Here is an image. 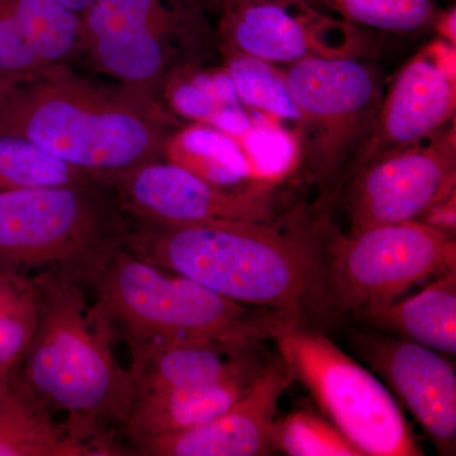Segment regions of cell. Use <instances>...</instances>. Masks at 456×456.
Masks as SVG:
<instances>
[{
    "label": "cell",
    "mask_w": 456,
    "mask_h": 456,
    "mask_svg": "<svg viewBox=\"0 0 456 456\" xmlns=\"http://www.w3.org/2000/svg\"><path fill=\"white\" fill-rule=\"evenodd\" d=\"M273 222L128 220L122 248L232 302L289 312L314 326L338 316L334 237Z\"/></svg>",
    "instance_id": "6da1fadb"
},
{
    "label": "cell",
    "mask_w": 456,
    "mask_h": 456,
    "mask_svg": "<svg viewBox=\"0 0 456 456\" xmlns=\"http://www.w3.org/2000/svg\"><path fill=\"white\" fill-rule=\"evenodd\" d=\"M169 114L125 86H104L51 66L0 86V128L23 134L110 187L163 159Z\"/></svg>",
    "instance_id": "7a4b0ae2"
},
{
    "label": "cell",
    "mask_w": 456,
    "mask_h": 456,
    "mask_svg": "<svg viewBox=\"0 0 456 456\" xmlns=\"http://www.w3.org/2000/svg\"><path fill=\"white\" fill-rule=\"evenodd\" d=\"M35 281L37 326L18 373L51 411L68 413L70 430L123 452L110 428L125 424L134 403L131 371L117 362L83 284L57 270H42Z\"/></svg>",
    "instance_id": "3957f363"
},
{
    "label": "cell",
    "mask_w": 456,
    "mask_h": 456,
    "mask_svg": "<svg viewBox=\"0 0 456 456\" xmlns=\"http://www.w3.org/2000/svg\"><path fill=\"white\" fill-rule=\"evenodd\" d=\"M90 287L94 289L93 317L113 341L127 345L131 367L164 342L204 338L257 347L301 322L289 312L230 301L122 246L107 257Z\"/></svg>",
    "instance_id": "277c9868"
},
{
    "label": "cell",
    "mask_w": 456,
    "mask_h": 456,
    "mask_svg": "<svg viewBox=\"0 0 456 456\" xmlns=\"http://www.w3.org/2000/svg\"><path fill=\"white\" fill-rule=\"evenodd\" d=\"M103 184L0 191V266L57 270L92 284L127 217Z\"/></svg>",
    "instance_id": "5b68a950"
},
{
    "label": "cell",
    "mask_w": 456,
    "mask_h": 456,
    "mask_svg": "<svg viewBox=\"0 0 456 456\" xmlns=\"http://www.w3.org/2000/svg\"><path fill=\"white\" fill-rule=\"evenodd\" d=\"M272 341L293 380L362 456L424 455L388 388L316 326L293 323Z\"/></svg>",
    "instance_id": "8992f818"
},
{
    "label": "cell",
    "mask_w": 456,
    "mask_h": 456,
    "mask_svg": "<svg viewBox=\"0 0 456 456\" xmlns=\"http://www.w3.org/2000/svg\"><path fill=\"white\" fill-rule=\"evenodd\" d=\"M299 112L301 155L325 197L347 182L382 102L373 66L350 57H312L285 69Z\"/></svg>",
    "instance_id": "52a82bcc"
},
{
    "label": "cell",
    "mask_w": 456,
    "mask_h": 456,
    "mask_svg": "<svg viewBox=\"0 0 456 456\" xmlns=\"http://www.w3.org/2000/svg\"><path fill=\"white\" fill-rule=\"evenodd\" d=\"M456 270L455 236L421 221L353 228L335 237L331 281L340 314L367 318L411 288Z\"/></svg>",
    "instance_id": "ba28073f"
},
{
    "label": "cell",
    "mask_w": 456,
    "mask_h": 456,
    "mask_svg": "<svg viewBox=\"0 0 456 456\" xmlns=\"http://www.w3.org/2000/svg\"><path fill=\"white\" fill-rule=\"evenodd\" d=\"M83 20V53L99 71L159 103L171 42L206 26L200 0H95Z\"/></svg>",
    "instance_id": "9c48e42d"
},
{
    "label": "cell",
    "mask_w": 456,
    "mask_h": 456,
    "mask_svg": "<svg viewBox=\"0 0 456 456\" xmlns=\"http://www.w3.org/2000/svg\"><path fill=\"white\" fill-rule=\"evenodd\" d=\"M347 184L353 228L419 221L456 191L455 122L421 142L378 156Z\"/></svg>",
    "instance_id": "30bf717a"
},
{
    "label": "cell",
    "mask_w": 456,
    "mask_h": 456,
    "mask_svg": "<svg viewBox=\"0 0 456 456\" xmlns=\"http://www.w3.org/2000/svg\"><path fill=\"white\" fill-rule=\"evenodd\" d=\"M110 189L119 209L131 221L272 222L275 217L273 187H221L161 159L122 174Z\"/></svg>",
    "instance_id": "8fae6325"
},
{
    "label": "cell",
    "mask_w": 456,
    "mask_h": 456,
    "mask_svg": "<svg viewBox=\"0 0 456 456\" xmlns=\"http://www.w3.org/2000/svg\"><path fill=\"white\" fill-rule=\"evenodd\" d=\"M224 51L287 66L312 57L354 59L362 44L353 23L338 22L314 7L242 2L221 8Z\"/></svg>",
    "instance_id": "7c38bea8"
},
{
    "label": "cell",
    "mask_w": 456,
    "mask_h": 456,
    "mask_svg": "<svg viewBox=\"0 0 456 456\" xmlns=\"http://www.w3.org/2000/svg\"><path fill=\"white\" fill-rule=\"evenodd\" d=\"M294 382L281 362H266L241 398L215 419L134 444L145 456H261L275 450L281 399Z\"/></svg>",
    "instance_id": "4fadbf2b"
},
{
    "label": "cell",
    "mask_w": 456,
    "mask_h": 456,
    "mask_svg": "<svg viewBox=\"0 0 456 456\" xmlns=\"http://www.w3.org/2000/svg\"><path fill=\"white\" fill-rule=\"evenodd\" d=\"M365 356L412 413L440 455L456 446V374L445 356L403 338L359 336Z\"/></svg>",
    "instance_id": "5bb4252c"
},
{
    "label": "cell",
    "mask_w": 456,
    "mask_h": 456,
    "mask_svg": "<svg viewBox=\"0 0 456 456\" xmlns=\"http://www.w3.org/2000/svg\"><path fill=\"white\" fill-rule=\"evenodd\" d=\"M455 110L456 77L424 47L401 69L382 98L369 139L347 180L378 156L437 134L454 122Z\"/></svg>",
    "instance_id": "9a60e30c"
},
{
    "label": "cell",
    "mask_w": 456,
    "mask_h": 456,
    "mask_svg": "<svg viewBox=\"0 0 456 456\" xmlns=\"http://www.w3.org/2000/svg\"><path fill=\"white\" fill-rule=\"evenodd\" d=\"M265 365L260 362L207 386L137 393L123 431L134 445L158 435L208 422L241 398Z\"/></svg>",
    "instance_id": "2e32d148"
},
{
    "label": "cell",
    "mask_w": 456,
    "mask_h": 456,
    "mask_svg": "<svg viewBox=\"0 0 456 456\" xmlns=\"http://www.w3.org/2000/svg\"><path fill=\"white\" fill-rule=\"evenodd\" d=\"M257 347H237L204 338H180L152 347L131 367L137 393L191 388L221 382L260 364Z\"/></svg>",
    "instance_id": "e0dca14e"
},
{
    "label": "cell",
    "mask_w": 456,
    "mask_h": 456,
    "mask_svg": "<svg viewBox=\"0 0 456 456\" xmlns=\"http://www.w3.org/2000/svg\"><path fill=\"white\" fill-rule=\"evenodd\" d=\"M108 455L117 452L57 424L18 370L11 374L0 389V456Z\"/></svg>",
    "instance_id": "ac0fdd59"
},
{
    "label": "cell",
    "mask_w": 456,
    "mask_h": 456,
    "mask_svg": "<svg viewBox=\"0 0 456 456\" xmlns=\"http://www.w3.org/2000/svg\"><path fill=\"white\" fill-rule=\"evenodd\" d=\"M364 320L445 355L456 354V270Z\"/></svg>",
    "instance_id": "d6986e66"
},
{
    "label": "cell",
    "mask_w": 456,
    "mask_h": 456,
    "mask_svg": "<svg viewBox=\"0 0 456 456\" xmlns=\"http://www.w3.org/2000/svg\"><path fill=\"white\" fill-rule=\"evenodd\" d=\"M163 159L221 187L260 185L239 141L203 123H193L167 136Z\"/></svg>",
    "instance_id": "ffe728a7"
},
{
    "label": "cell",
    "mask_w": 456,
    "mask_h": 456,
    "mask_svg": "<svg viewBox=\"0 0 456 456\" xmlns=\"http://www.w3.org/2000/svg\"><path fill=\"white\" fill-rule=\"evenodd\" d=\"M27 44L42 68L69 65L83 53L82 16L61 0H13Z\"/></svg>",
    "instance_id": "44dd1931"
},
{
    "label": "cell",
    "mask_w": 456,
    "mask_h": 456,
    "mask_svg": "<svg viewBox=\"0 0 456 456\" xmlns=\"http://www.w3.org/2000/svg\"><path fill=\"white\" fill-rule=\"evenodd\" d=\"M89 184L103 183L23 134L0 128V191Z\"/></svg>",
    "instance_id": "7402d4cb"
},
{
    "label": "cell",
    "mask_w": 456,
    "mask_h": 456,
    "mask_svg": "<svg viewBox=\"0 0 456 456\" xmlns=\"http://www.w3.org/2000/svg\"><path fill=\"white\" fill-rule=\"evenodd\" d=\"M224 53V69L232 79L237 97L246 108L298 126L301 117L283 69L256 57L231 51Z\"/></svg>",
    "instance_id": "603a6c76"
},
{
    "label": "cell",
    "mask_w": 456,
    "mask_h": 456,
    "mask_svg": "<svg viewBox=\"0 0 456 456\" xmlns=\"http://www.w3.org/2000/svg\"><path fill=\"white\" fill-rule=\"evenodd\" d=\"M161 93L171 110L193 123L211 126L224 108L242 104L226 69H171Z\"/></svg>",
    "instance_id": "cb8c5ba5"
},
{
    "label": "cell",
    "mask_w": 456,
    "mask_h": 456,
    "mask_svg": "<svg viewBox=\"0 0 456 456\" xmlns=\"http://www.w3.org/2000/svg\"><path fill=\"white\" fill-rule=\"evenodd\" d=\"M281 123L274 117L255 112L250 130L235 137L257 184L274 187L298 167L302 159L299 134L287 130Z\"/></svg>",
    "instance_id": "d4e9b609"
},
{
    "label": "cell",
    "mask_w": 456,
    "mask_h": 456,
    "mask_svg": "<svg viewBox=\"0 0 456 456\" xmlns=\"http://www.w3.org/2000/svg\"><path fill=\"white\" fill-rule=\"evenodd\" d=\"M275 450L290 456H362L325 416L308 410L278 419Z\"/></svg>",
    "instance_id": "484cf974"
},
{
    "label": "cell",
    "mask_w": 456,
    "mask_h": 456,
    "mask_svg": "<svg viewBox=\"0 0 456 456\" xmlns=\"http://www.w3.org/2000/svg\"><path fill=\"white\" fill-rule=\"evenodd\" d=\"M346 22L389 32H415L431 26L434 0H323Z\"/></svg>",
    "instance_id": "4316f807"
},
{
    "label": "cell",
    "mask_w": 456,
    "mask_h": 456,
    "mask_svg": "<svg viewBox=\"0 0 456 456\" xmlns=\"http://www.w3.org/2000/svg\"><path fill=\"white\" fill-rule=\"evenodd\" d=\"M37 314V284L20 301L0 310V371L3 374L11 375L20 368L35 335Z\"/></svg>",
    "instance_id": "83f0119b"
},
{
    "label": "cell",
    "mask_w": 456,
    "mask_h": 456,
    "mask_svg": "<svg viewBox=\"0 0 456 456\" xmlns=\"http://www.w3.org/2000/svg\"><path fill=\"white\" fill-rule=\"evenodd\" d=\"M42 69L20 29L13 0H0V86L26 79Z\"/></svg>",
    "instance_id": "f1b7e54d"
},
{
    "label": "cell",
    "mask_w": 456,
    "mask_h": 456,
    "mask_svg": "<svg viewBox=\"0 0 456 456\" xmlns=\"http://www.w3.org/2000/svg\"><path fill=\"white\" fill-rule=\"evenodd\" d=\"M35 288V278L26 277L18 269L0 266V310L20 301Z\"/></svg>",
    "instance_id": "f546056e"
},
{
    "label": "cell",
    "mask_w": 456,
    "mask_h": 456,
    "mask_svg": "<svg viewBox=\"0 0 456 456\" xmlns=\"http://www.w3.org/2000/svg\"><path fill=\"white\" fill-rule=\"evenodd\" d=\"M419 221L428 226L455 236L456 232V191L432 204Z\"/></svg>",
    "instance_id": "4dcf8cb0"
},
{
    "label": "cell",
    "mask_w": 456,
    "mask_h": 456,
    "mask_svg": "<svg viewBox=\"0 0 456 456\" xmlns=\"http://www.w3.org/2000/svg\"><path fill=\"white\" fill-rule=\"evenodd\" d=\"M431 26L436 32L437 38L456 46V9L452 7L446 11L436 12Z\"/></svg>",
    "instance_id": "1f68e13d"
},
{
    "label": "cell",
    "mask_w": 456,
    "mask_h": 456,
    "mask_svg": "<svg viewBox=\"0 0 456 456\" xmlns=\"http://www.w3.org/2000/svg\"><path fill=\"white\" fill-rule=\"evenodd\" d=\"M242 2H277L281 3V4L290 5V7H314L312 0H200L204 8H206L207 5L212 4L217 5L220 9L226 7V5Z\"/></svg>",
    "instance_id": "d6a6232c"
},
{
    "label": "cell",
    "mask_w": 456,
    "mask_h": 456,
    "mask_svg": "<svg viewBox=\"0 0 456 456\" xmlns=\"http://www.w3.org/2000/svg\"><path fill=\"white\" fill-rule=\"evenodd\" d=\"M62 3H65L69 8L73 9L75 13L79 14V16H83L86 13V9L95 2V0H61Z\"/></svg>",
    "instance_id": "836d02e7"
},
{
    "label": "cell",
    "mask_w": 456,
    "mask_h": 456,
    "mask_svg": "<svg viewBox=\"0 0 456 456\" xmlns=\"http://www.w3.org/2000/svg\"><path fill=\"white\" fill-rule=\"evenodd\" d=\"M11 377V375L3 374L2 371H0V389L4 387V384L7 383L8 378Z\"/></svg>",
    "instance_id": "e575fe53"
},
{
    "label": "cell",
    "mask_w": 456,
    "mask_h": 456,
    "mask_svg": "<svg viewBox=\"0 0 456 456\" xmlns=\"http://www.w3.org/2000/svg\"><path fill=\"white\" fill-rule=\"evenodd\" d=\"M0 84H2V82H0Z\"/></svg>",
    "instance_id": "d590c367"
}]
</instances>
